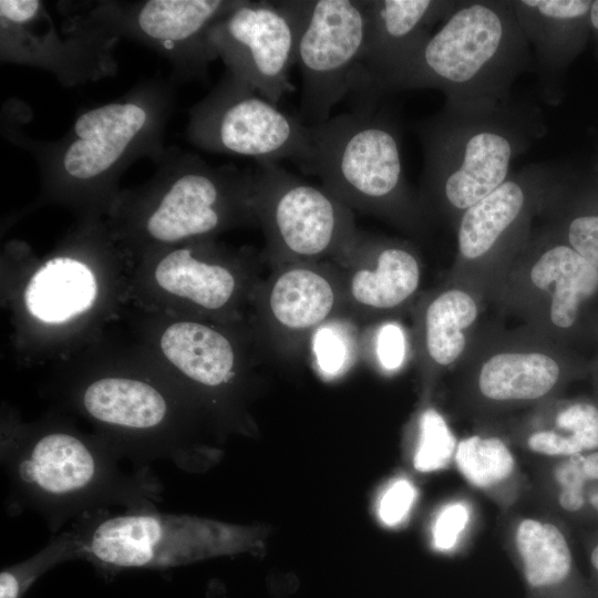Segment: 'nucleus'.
<instances>
[{
	"instance_id": "obj_1",
	"label": "nucleus",
	"mask_w": 598,
	"mask_h": 598,
	"mask_svg": "<svg viewBox=\"0 0 598 598\" xmlns=\"http://www.w3.org/2000/svg\"><path fill=\"white\" fill-rule=\"evenodd\" d=\"M10 516L38 514L52 535L87 514L122 506L157 509L163 484L151 466L133 464L107 442L60 429L13 431L1 442Z\"/></svg>"
},
{
	"instance_id": "obj_2",
	"label": "nucleus",
	"mask_w": 598,
	"mask_h": 598,
	"mask_svg": "<svg viewBox=\"0 0 598 598\" xmlns=\"http://www.w3.org/2000/svg\"><path fill=\"white\" fill-rule=\"evenodd\" d=\"M424 162L417 194L429 219L455 229L461 215L509 176L547 132L540 110L508 102L444 107L415 126Z\"/></svg>"
},
{
	"instance_id": "obj_3",
	"label": "nucleus",
	"mask_w": 598,
	"mask_h": 598,
	"mask_svg": "<svg viewBox=\"0 0 598 598\" xmlns=\"http://www.w3.org/2000/svg\"><path fill=\"white\" fill-rule=\"evenodd\" d=\"M511 0L456 1L404 75L399 91L436 89L445 104L511 101L515 80L533 64Z\"/></svg>"
},
{
	"instance_id": "obj_4",
	"label": "nucleus",
	"mask_w": 598,
	"mask_h": 598,
	"mask_svg": "<svg viewBox=\"0 0 598 598\" xmlns=\"http://www.w3.org/2000/svg\"><path fill=\"white\" fill-rule=\"evenodd\" d=\"M374 110L359 109L309 126L311 154L301 169L318 176L352 210L422 236L430 221L405 179L398 127Z\"/></svg>"
},
{
	"instance_id": "obj_5",
	"label": "nucleus",
	"mask_w": 598,
	"mask_h": 598,
	"mask_svg": "<svg viewBox=\"0 0 598 598\" xmlns=\"http://www.w3.org/2000/svg\"><path fill=\"white\" fill-rule=\"evenodd\" d=\"M79 559L104 579L131 569L163 570L198 561L254 554L264 548L268 529L188 514L109 509L74 520Z\"/></svg>"
},
{
	"instance_id": "obj_6",
	"label": "nucleus",
	"mask_w": 598,
	"mask_h": 598,
	"mask_svg": "<svg viewBox=\"0 0 598 598\" xmlns=\"http://www.w3.org/2000/svg\"><path fill=\"white\" fill-rule=\"evenodd\" d=\"M173 103L172 86L153 81L85 110L60 140L32 145L40 174L56 187H112L138 158L150 156L157 163L163 157Z\"/></svg>"
},
{
	"instance_id": "obj_7",
	"label": "nucleus",
	"mask_w": 598,
	"mask_h": 598,
	"mask_svg": "<svg viewBox=\"0 0 598 598\" xmlns=\"http://www.w3.org/2000/svg\"><path fill=\"white\" fill-rule=\"evenodd\" d=\"M252 172V208L271 267L339 264L346 258L360 235L351 208L323 186L309 184L275 162H260Z\"/></svg>"
},
{
	"instance_id": "obj_8",
	"label": "nucleus",
	"mask_w": 598,
	"mask_h": 598,
	"mask_svg": "<svg viewBox=\"0 0 598 598\" xmlns=\"http://www.w3.org/2000/svg\"><path fill=\"white\" fill-rule=\"evenodd\" d=\"M555 174L549 164L528 165L466 209L455 227L456 254L446 280L488 300L559 186Z\"/></svg>"
},
{
	"instance_id": "obj_9",
	"label": "nucleus",
	"mask_w": 598,
	"mask_h": 598,
	"mask_svg": "<svg viewBox=\"0 0 598 598\" xmlns=\"http://www.w3.org/2000/svg\"><path fill=\"white\" fill-rule=\"evenodd\" d=\"M150 183L152 205L143 231L158 244L208 237L230 225L257 220L254 172L213 166L196 154L166 151Z\"/></svg>"
},
{
	"instance_id": "obj_10",
	"label": "nucleus",
	"mask_w": 598,
	"mask_h": 598,
	"mask_svg": "<svg viewBox=\"0 0 598 598\" xmlns=\"http://www.w3.org/2000/svg\"><path fill=\"white\" fill-rule=\"evenodd\" d=\"M597 293L598 268L547 225L533 233L488 300L533 332L560 344Z\"/></svg>"
},
{
	"instance_id": "obj_11",
	"label": "nucleus",
	"mask_w": 598,
	"mask_h": 598,
	"mask_svg": "<svg viewBox=\"0 0 598 598\" xmlns=\"http://www.w3.org/2000/svg\"><path fill=\"white\" fill-rule=\"evenodd\" d=\"M455 369L465 398L489 411L539 404L568 378L560 344L526 327L480 326Z\"/></svg>"
},
{
	"instance_id": "obj_12",
	"label": "nucleus",
	"mask_w": 598,
	"mask_h": 598,
	"mask_svg": "<svg viewBox=\"0 0 598 598\" xmlns=\"http://www.w3.org/2000/svg\"><path fill=\"white\" fill-rule=\"evenodd\" d=\"M187 135L202 150L258 163L290 159L301 168L311 154L310 127L229 72L190 110Z\"/></svg>"
},
{
	"instance_id": "obj_13",
	"label": "nucleus",
	"mask_w": 598,
	"mask_h": 598,
	"mask_svg": "<svg viewBox=\"0 0 598 598\" xmlns=\"http://www.w3.org/2000/svg\"><path fill=\"white\" fill-rule=\"evenodd\" d=\"M299 2L296 64L301 72L299 120L307 126L328 121L351 92L364 44L365 0Z\"/></svg>"
},
{
	"instance_id": "obj_14",
	"label": "nucleus",
	"mask_w": 598,
	"mask_h": 598,
	"mask_svg": "<svg viewBox=\"0 0 598 598\" xmlns=\"http://www.w3.org/2000/svg\"><path fill=\"white\" fill-rule=\"evenodd\" d=\"M298 1H244L216 22L210 43L228 72L277 105L293 91Z\"/></svg>"
},
{
	"instance_id": "obj_15",
	"label": "nucleus",
	"mask_w": 598,
	"mask_h": 598,
	"mask_svg": "<svg viewBox=\"0 0 598 598\" xmlns=\"http://www.w3.org/2000/svg\"><path fill=\"white\" fill-rule=\"evenodd\" d=\"M240 0H146L101 3L86 20L109 35H124L156 50L179 78L207 74L215 52L209 32Z\"/></svg>"
},
{
	"instance_id": "obj_16",
	"label": "nucleus",
	"mask_w": 598,
	"mask_h": 598,
	"mask_svg": "<svg viewBox=\"0 0 598 598\" xmlns=\"http://www.w3.org/2000/svg\"><path fill=\"white\" fill-rule=\"evenodd\" d=\"M255 291L270 349L286 358L300 353L321 326L347 318L341 270L331 261L271 267Z\"/></svg>"
},
{
	"instance_id": "obj_17",
	"label": "nucleus",
	"mask_w": 598,
	"mask_h": 598,
	"mask_svg": "<svg viewBox=\"0 0 598 598\" xmlns=\"http://www.w3.org/2000/svg\"><path fill=\"white\" fill-rule=\"evenodd\" d=\"M1 60L45 69L66 84L110 74L116 38L86 19L75 34L61 39L39 0L0 1Z\"/></svg>"
},
{
	"instance_id": "obj_18",
	"label": "nucleus",
	"mask_w": 598,
	"mask_h": 598,
	"mask_svg": "<svg viewBox=\"0 0 598 598\" xmlns=\"http://www.w3.org/2000/svg\"><path fill=\"white\" fill-rule=\"evenodd\" d=\"M450 0H365L364 44L351 92L361 109H375L381 95L398 92L408 70L432 34L455 8Z\"/></svg>"
},
{
	"instance_id": "obj_19",
	"label": "nucleus",
	"mask_w": 598,
	"mask_h": 598,
	"mask_svg": "<svg viewBox=\"0 0 598 598\" xmlns=\"http://www.w3.org/2000/svg\"><path fill=\"white\" fill-rule=\"evenodd\" d=\"M336 265L343 280L346 316L353 321L394 320L416 301L423 262L409 240L360 231Z\"/></svg>"
},
{
	"instance_id": "obj_20",
	"label": "nucleus",
	"mask_w": 598,
	"mask_h": 598,
	"mask_svg": "<svg viewBox=\"0 0 598 598\" xmlns=\"http://www.w3.org/2000/svg\"><path fill=\"white\" fill-rule=\"evenodd\" d=\"M483 299L445 281L422 293L413 306V347L425 385L456 368L478 329Z\"/></svg>"
},
{
	"instance_id": "obj_21",
	"label": "nucleus",
	"mask_w": 598,
	"mask_h": 598,
	"mask_svg": "<svg viewBox=\"0 0 598 598\" xmlns=\"http://www.w3.org/2000/svg\"><path fill=\"white\" fill-rule=\"evenodd\" d=\"M518 23L533 49L542 96L560 97V75L567 61L570 28L589 18L588 0H511Z\"/></svg>"
},
{
	"instance_id": "obj_22",
	"label": "nucleus",
	"mask_w": 598,
	"mask_h": 598,
	"mask_svg": "<svg viewBox=\"0 0 598 598\" xmlns=\"http://www.w3.org/2000/svg\"><path fill=\"white\" fill-rule=\"evenodd\" d=\"M514 546L529 590L558 598H592L575 563L564 529L550 520L522 518Z\"/></svg>"
},
{
	"instance_id": "obj_23",
	"label": "nucleus",
	"mask_w": 598,
	"mask_h": 598,
	"mask_svg": "<svg viewBox=\"0 0 598 598\" xmlns=\"http://www.w3.org/2000/svg\"><path fill=\"white\" fill-rule=\"evenodd\" d=\"M203 250L177 248L157 264L156 283L192 305L217 312L235 305L243 291L238 268L229 261L208 258Z\"/></svg>"
},
{
	"instance_id": "obj_24",
	"label": "nucleus",
	"mask_w": 598,
	"mask_h": 598,
	"mask_svg": "<svg viewBox=\"0 0 598 598\" xmlns=\"http://www.w3.org/2000/svg\"><path fill=\"white\" fill-rule=\"evenodd\" d=\"M159 343L166 359L199 388L223 390L236 380V348L226 334L208 324L175 322L165 329Z\"/></svg>"
},
{
	"instance_id": "obj_25",
	"label": "nucleus",
	"mask_w": 598,
	"mask_h": 598,
	"mask_svg": "<svg viewBox=\"0 0 598 598\" xmlns=\"http://www.w3.org/2000/svg\"><path fill=\"white\" fill-rule=\"evenodd\" d=\"M96 296L91 269L70 257H56L30 279L24 302L29 312L48 323L64 322L90 309Z\"/></svg>"
},
{
	"instance_id": "obj_26",
	"label": "nucleus",
	"mask_w": 598,
	"mask_h": 598,
	"mask_svg": "<svg viewBox=\"0 0 598 598\" xmlns=\"http://www.w3.org/2000/svg\"><path fill=\"white\" fill-rule=\"evenodd\" d=\"M526 446L533 453L557 460L598 450V406L586 401L559 406L549 426L528 433Z\"/></svg>"
},
{
	"instance_id": "obj_27",
	"label": "nucleus",
	"mask_w": 598,
	"mask_h": 598,
	"mask_svg": "<svg viewBox=\"0 0 598 598\" xmlns=\"http://www.w3.org/2000/svg\"><path fill=\"white\" fill-rule=\"evenodd\" d=\"M556 504L571 519L598 525V450L557 460Z\"/></svg>"
},
{
	"instance_id": "obj_28",
	"label": "nucleus",
	"mask_w": 598,
	"mask_h": 598,
	"mask_svg": "<svg viewBox=\"0 0 598 598\" xmlns=\"http://www.w3.org/2000/svg\"><path fill=\"white\" fill-rule=\"evenodd\" d=\"M454 461L464 480L484 491L505 483L516 470L514 454L497 436L471 435L461 440Z\"/></svg>"
},
{
	"instance_id": "obj_29",
	"label": "nucleus",
	"mask_w": 598,
	"mask_h": 598,
	"mask_svg": "<svg viewBox=\"0 0 598 598\" xmlns=\"http://www.w3.org/2000/svg\"><path fill=\"white\" fill-rule=\"evenodd\" d=\"M79 559V542L69 528L52 535L49 543L31 557L6 566L0 571V598H23L48 571Z\"/></svg>"
},
{
	"instance_id": "obj_30",
	"label": "nucleus",
	"mask_w": 598,
	"mask_h": 598,
	"mask_svg": "<svg viewBox=\"0 0 598 598\" xmlns=\"http://www.w3.org/2000/svg\"><path fill=\"white\" fill-rule=\"evenodd\" d=\"M352 321L346 317L334 319L317 329L309 341L315 368L327 380L340 378L355 362Z\"/></svg>"
},
{
	"instance_id": "obj_31",
	"label": "nucleus",
	"mask_w": 598,
	"mask_h": 598,
	"mask_svg": "<svg viewBox=\"0 0 598 598\" xmlns=\"http://www.w3.org/2000/svg\"><path fill=\"white\" fill-rule=\"evenodd\" d=\"M456 441L444 417L435 409H426L419 421V440L413 465L422 473L444 468L456 451Z\"/></svg>"
},
{
	"instance_id": "obj_32",
	"label": "nucleus",
	"mask_w": 598,
	"mask_h": 598,
	"mask_svg": "<svg viewBox=\"0 0 598 598\" xmlns=\"http://www.w3.org/2000/svg\"><path fill=\"white\" fill-rule=\"evenodd\" d=\"M378 324L372 337L374 361L382 371L396 372L406 359V334L395 319Z\"/></svg>"
},
{
	"instance_id": "obj_33",
	"label": "nucleus",
	"mask_w": 598,
	"mask_h": 598,
	"mask_svg": "<svg viewBox=\"0 0 598 598\" xmlns=\"http://www.w3.org/2000/svg\"><path fill=\"white\" fill-rule=\"evenodd\" d=\"M471 522L468 504L456 501L446 504L436 515L432 527L433 546L439 551H451L458 544Z\"/></svg>"
},
{
	"instance_id": "obj_34",
	"label": "nucleus",
	"mask_w": 598,
	"mask_h": 598,
	"mask_svg": "<svg viewBox=\"0 0 598 598\" xmlns=\"http://www.w3.org/2000/svg\"><path fill=\"white\" fill-rule=\"evenodd\" d=\"M553 228L573 249L598 268V214L574 215L563 226Z\"/></svg>"
},
{
	"instance_id": "obj_35",
	"label": "nucleus",
	"mask_w": 598,
	"mask_h": 598,
	"mask_svg": "<svg viewBox=\"0 0 598 598\" xmlns=\"http://www.w3.org/2000/svg\"><path fill=\"white\" fill-rule=\"evenodd\" d=\"M417 496L414 484L408 478L393 481L383 492L378 507L382 524L395 527L410 514Z\"/></svg>"
},
{
	"instance_id": "obj_36",
	"label": "nucleus",
	"mask_w": 598,
	"mask_h": 598,
	"mask_svg": "<svg viewBox=\"0 0 598 598\" xmlns=\"http://www.w3.org/2000/svg\"><path fill=\"white\" fill-rule=\"evenodd\" d=\"M588 559L592 577V586L595 592L591 597L598 598V534L592 536L588 544Z\"/></svg>"
},
{
	"instance_id": "obj_37",
	"label": "nucleus",
	"mask_w": 598,
	"mask_h": 598,
	"mask_svg": "<svg viewBox=\"0 0 598 598\" xmlns=\"http://www.w3.org/2000/svg\"><path fill=\"white\" fill-rule=\"evenodd\" d=\"M207 598H226L225 589L218 582L212 584L208 588Z\"/></svg>"
},
{
	"instance_id": "obj_38",
	"label": "nucleus",
	"mask_w": 598,
	"mask_h": 598,
	"mask_svg": "<svg viewBox=\"0 0 598 598\" xmlns=\"http://www.w3.org/2000/svg\"><path fill=\"white\" fill-rule=\"evenodd\" d=\"M590 24L594 30L598 31V0L592 1L589 13Z\"/></svg>"
}]
</instances>
